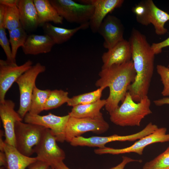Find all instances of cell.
<instances>
[{"label":"cell","instance_id":"30bf717a","mask_svg":"<svg viewBox=\"0 0 169 169\" xmlns=\"http://www.w3.org/2000/svg\"><path fill=\"white\" fill-rule=\"evenodd\" d=\"M69 115L58 116L51 113L47 115H33L27 113L23 118L24 122L32 123L49 129L56 141L60 143L65 141V129Z\"/></svg>","mask_w":169,"mask_h":169},{"label":"cell","instance_id":"ee69618b","mask_svg":"<svg viewBox=\"0 0 169 169\" xmlns=\"http://www.w3.org/2000/svg\"></svg>","mask_w":169,"mask_h":169},{"label":"cell","instance_id":"4fadbf2b","mask_svg":"<svg viewBox=\"0 0 169 169\" xmlns=\"http://www.w3.org/2000/svg\"><path fill=\"white\" fill-rule=\"evenodd\" d=\"M124 27L120 20L113 15H108L104 19L98 32L103 37V47L108 50L123 40Z\"/></svg>","mask_w":169,"mask_h":169},{"label":"cell","instance_id":"8d00e7d4","mask_svg":"<svg viewBox=\"0 0 169 169\" xmlns=\"http://www.w3.org/2000/svg\"><path fill=\"white\" fill-rule=\"evenodd\" d=\"M0 166L6 168L7 166V159L6 155L4 151L0 152Z\"/></svg>","mask_w":169,"mask_h":169},{"label":"cell","instance_id":"ab89813d","mask_svg":"<svg viewBox=\"0 0 169 169\" xmlns=\"http://www.w3.org/2000/svg\"><path fill=\"white\" fill-rule=\"evenodd\" d=\"M5 135L4 132L2 130L0 131V150L3 151V147L5 144L4 141L3 140V137Z\"/></svg>","mask_w":169,"mask_h":169},{"label":"cell","instance_id":"44dd1931","mask_svg":"<svg viewBox=\"0 0 169 169\" xmlns=\"http://www.w3.org/2000/svg\"><path fill=\"white\" fill-rule=\"evenodd\" d=\"M3 151L7 159V169H25L37 161L36 157L25 156L20 152L15 147L5 142Z\"/></svg>","mask_w":169,"mask_h":169},{"label":"cell","instance_id":"d6a6232c","mask_svg":"<svg viewBox=\"0 0 169 169\" xmlns=\"http://www.w3.org/2000/svg\"><path fill=\"white\" fill-rule=\"evenodd\" d=\"M122 161L118 165L109 169H124L125 166L128 163L133 161H137L141 162L140 160H135L126 156L122 157Z\"/></svg>","mask_w":169,"mask_h":169},{"label":"cell","instance_id":"6da1fadb","mask_svg":"<svg viewBox=\"0 0 169 169\" xmlns=\"http://www.w3.org/2000/svg\"><path fill=\"white\" fill-rule=\"evenodd\" d=\"M129 41L136 74L134 82L127 90L133 100L139 102L147 96L154 72L155 54L146 36L138 30L132 29Z\"/></svg>","mask_w":169,"mask_h":169},{"label":"cell","instance_id":"b9f144b4","mask_svg":"<svg viewBox=\"0 0 169 169\" xmlns=\"http://www.w3.org/2000/svg\"><path fill=\"white\" fill-rule=\"evenodd\" d=\"M5 168L4 166H0V169H5Z\"/></svg>","mask_w":169,"mask_h":169},{"label":"cell","instance_id":"7c38bea8","mask_svg":"<svg viewBox=\"0 0 169 169\" xmlns=\"http://www.w3.org/2000/svg\"><path fill=\"white\" fill-rule=\"evenodd\" d=\"M32 64L30 60L19 66L6 60H0V103L5 100V95L13 83L32 67Z\"/></svg>","mask_w":169,"mask_h":169},{"label":"cell","instance_id":"603a6c76","mask_svg":"<svg viewBox=\"0 0 169 169\" xmlns=\"http://www.w3.org/2000/svg\"><path fill=\"white\" fill-rule=\"evenodd\" d=\"M38 18L39 25L52 22L57 24H62L63 18L49 0H33Z\"/></svg>","mask_w":169,"mask_h":169},{"label":"cell","instance_id":"d4e9b609","mask_svg":"<svg viewBox=\"0 0 169 169\" xmlns=\"http://www.w3.org/2000/svg\"><path fill=\"white\" fill-rule=\"evenodd\" d=\"M8 31L12 56L13 59L16 60L18 49L23 45L28 35L22 25L18 28Z\"/></svg>","mask_w":169,"mask_h":169},{"label":"cell","instance_id":"ba28073f","mask_svg":"<svg viewBox=\"0 0 169 169\" xmlns=\"http://www.w3.org/2000/svg\"><path fill=\"white\" fill-rule=\"evenodd\" d=\"M109 128V124L104 118H77L70 117L65 129V141L70 143L75 137L91 131L97 134L106 132Z\"/></svg>","mask_w":169,"mask_h":169},{"label":"cell","instance_id":"e0dca14e","mask_svg":"<svg viewBox=\"0 0 169 169\" xmlns=\"http://www.w3.org/2000/svg\"><path fill=\"white\" fill-rule=\"evenodd\" d=\"M135 134L126 136H119L114 134L108 136H93L85 137L79 136L73 138L70 142L74 146H78L96 147L103 148L106 144L115 141H134L137 139Z\"/></svg>","mask_w":169,"mask_h":169},{"label":"cell","instance_id":"5b68a950","mask_svg":"<svg viewBox=\"0 0 169 169\" xmlns=\"http://www.w3.org/2000/svg\"><path fill=\"white\" fill-rule=\"evenodd\" d=\"M46 128L37 125L18 121L15 125V147L23 155L30 157Z\"/></svg>","mask_w":169,"mask_h":169},{"label":"cell","instance_id":"8992f818","mask_svg":"<svg viewBox=\"0 0 169 169\" xmlns=\"http://www.w3.org/2000/svg\"><path fill=\"white\" fill-rule=\"evenodd\" d=\"M46 69L45 66L37 63L22 74L15 82L18 86L20 93L19 106L17 112L23 120L29 110L37 78Z\"/></svg>","mask_w":169,"mask_h":169},{"label":"cell","instance_id":"d590c367","mask_svg":"<svg viewBox=\"0 0 169 169\" xmlns=\"http://www.w3.org/2000/svg\"><path fill=\"white\" fill-rule=\"evenodd\" d=\"M19 0H0V4L7 6H17Z\"/></svg>","mask_w":169,"mask_h":169},{"label":"cell","instance_id":"4316f807","mask_svg":"<svg viewBox=\"0 0 169 169\" xmlns=\"http://www.w3.org/2000/svg\"><path fill=\"white\" fill-rule=\"evenodd\" d=\"M5 6V13L2 26L8 31L18 28L21 25L17 6Z\"/></svg>","mask_w":169,"mask_h":169},{"label":"cell","instance_id":"ffe728a7","mask_svg":"<svg viewBox=\"0 0 169 169\" xmlns=\"http://www.w3.org/2000/svg\"><path fill=\"white\" fill-rule=\"evenodd\" d=\"M41 26L45 34L48 36L55 44H60L68 41L79 30L88 28L90 27V24L88 22L71 29L55 26L49 23Z\"/></svg>","mask_w":169,"mask_h":169},{"label":"cell","instance_id":"9c48e42d","mask_svg":"<svg viewBox=\"0 0 169 169\" xmlns=\"http://www.w3.org/2000/svg\"><path fill=\"white\" fill-rule=\"evenodd\" d=\"M165 127L158 128L152 133L138 140L131 146L121 149H115L105 147L94 150L95 153L98 155L109 154L112 155L134 152L141 155L144 148L151 144L169 141V134H166Z\"/></svg>","mask_w":169,"mask_h":169},{"label":"cell","instance_id":"74e56055","mask_svg":"<svg viewBox=\"0 0 169 169\" xmlns=\"http://www.w3.org/2000/svg\"><path fill=\"white\" fill-rule=\"evenodd\" d=\"M54 169H71L68 167L63 161H59L51 166Z\"/></svg>","mask_w":169,"mask_h":169},{"label":"cell","instance_id":"f35d334b","mask_svg":"<svg viewBox=\"0 0 169 169\" xmlns=\"http://www.w3.org/2000/svg\"><path fill=\"white\" fill-rule=\"evenodd\" d=\"M6 6L3 4H0V26H2L4 19Z\"/></svg>","mask_w":169,"mask_h":169},{"label":"cell","instance_id":"277c9868","mask_svg":"<svg viewBox=\"0 0 169 169\" xmlns=\"http://www.w3.org/2000/svg\"><path fill=\"white\" fill-rule=\"evenodd\" d=\"M59 14L70 23L82 25L89 22L94 11L91 4L78 3L72 0H50Z\"/></svg>","mask_w":169,"mask_h":169},{"label":"cell","instance_id":"ac0fdd59","mask_svg":"<svg viewBox=\"0 0 169 169\" xmlns=\"http://www.w3.org/2000/svg\"><path fill=\"white\" fill-rule=\"evenodd\" d=\"M55 44L47 35L31 34L28 35L22 47L26 55H36L50 52Z\"/></svg>","mask_w":169,"mask_h":169},{"label":"cell","instance_id":"60d3db41","mask_svg":"<svg viewBox=\"0 0 169 169\" xmlns=\"http://www.w3.org/2000/svg\"><path fill=\"white\" fill-rule=\"evenodd\" d=\"M48 169H54L53 167L50 166Z\"/></svg>","mask_w":169,"mask_h":169},{"label":"cell","instance_id":"2e32d148","mask_svg":"<svg viewBox=\"0 0 169 169\" xmlns=\"http://www.w3.org/2000/svg\"><path fill=\"white\" fill-rule=\"evenodd\" d=\"M131 56L130 43L124 39L103 53L101 57L103 63L101 69L128 62L131 60Z\"/></svg>","mask_w":169,"mask_h":169},{"label":"cell","instance_id":"d6986e66","mask_svg":"<svg viewBox=\"0 0 169 169\" xmlns=\"http://www.w3.org/2000/svg\"><path fill=\"white\" fill-rule=\"evenodd\" d=\"M18 9L21 25L27 31H32L39 26L37 12L33 0H19Z\"/></svg>","mask_w":169,"mask_h":169},{"label":"cell","instance_id":"f546056e","mask_svg":"<svg viewBox=\"0 0 169 169\" xmlns=\"http://www.w3.org/2000/svg\"><path fill=\"white\" fill-rule=\"evenodd\" d=\"M156 69L163 85L161 94L164 96H169V64L168 67L158 64L157 65Z\"/></svg>","mask_w":169,"mask_h":169},{"label":"cell","instance_id":"5bb4252c","mask_svg":"<svg viewBox=\"0 0 169 169\" xmlns=\"http://www.w3.org/2000/svg\"><path fill=\"white\" fill-rule=\"evenodd\" d=\"M15 104L10 100H5L0 103V117L4 129V142L15 146V125L16 122L23 119L14 110Z\"/></svg>","mask_w":169,"mask_h":169},{"label":"cell","instance_id":"1f68e13d","mask_svg":"<svg viewBox=\"0 0 169 169\" xmlns=\"http://www.w3.org/2000/svg\"><path fill=\"white\" fill-rule=\"evenodd\" d=\"M169 46V37L164 40L158 43H153L151 45L155 55L161 53L163 48Z\"/></svg>","mask_w":169,"mask_h":169},{"label":"cell","instance_id":"52a82bcc","mask_svg":"<svg viewBox=\"0 0 169 169\" xmlns=\"http://www.w3.org/2000/svg\"><path fill=\"white\" fill-rule=\"evenodd\" d=\"M57 141L51 131L46 128L40 141L33 148L37 160L47 163L50 166L63 161L65 157V152L58 145Z\"/></svg>","mask_w":169,"mask_h":169},{"label":"cell","instance_id":"7402d4cb","mask_svg":"<svg viewBox=\"0 0 169 169\" xmlns=\"http://www.w3.org/2000/svg\"><path fill=\"white\" fill-rule=\"evenodd\" d=\"M106 103V99H100L90 104L78 105L73 107L68 114L70 117L77 118H103L100 110Z\"/></svg>","mask_w":169,"mask_h":169},{"label":"cell","instance_id":"f1b7e54d","mask_svg":"<svg viewBox=\"0 0 169 169\" xmlns=\"http://www.w3.org/2000/svg\"><path fill=\"white\" fill-rule=\"evenodd\" d=\"M169 169V146L165 151L152 160L146 162L142 169Z\"/></svg>","mask_w":169,"mask_h":169},{"label":"cell","instance_id":"484cf974","mask_svg":"<svg viewBox=\"0 0 169 169\" xmlns=\"http://www.w3.org/2000/svg\"><path fill=\"white\" fill-rule=\"evenodd\" d=\"M104 90L102 88H99L95 91L69 98L67 105L73 107L79 105L88 104L96 102L100 99Z\"/></svg>","mask_w":169,"mask_h":169},{"label":"cell","instance_id":"3957f363","mask_svg":"<svg viewBox=\"0 0 169 169\" xmlns=\"http://www.w3.org/2000/svg\"><path fill=\"white\" fill-rule=\"evenodd\" d=\"M151 104L148 96L136 103L127 92L121 105L109 113L110 120L121 126H140L142 120L152 113Z\"/></svg>","mask_w":169,"mask_h":169},{"label":"cell","instance_id":"836d02e7","mask_svg":"<svg viewBox=\"0 0 169 169\" xmlns=\"http://www.w3.org/2000/svg\"><path fill=\"white\" fill-rule=\"evenodd\" d=\"M50 165L46 162L37 161L28 166V169H48Z\"/></svg>","mask_w":169,"mask_h":169},{"label":"cell","instance_id":"cb8c5ba5","mask_svg":"<svg viewBox=\"0 0 169 169\" xmlns=\"http://www.w3.org/2000/svg\"><path fill=\"white\" fill-rule=\"evenodd\" d=\"M51 90H42L35 87L33 92L28 113L33 115H39L44 110L46 102Z\"/></svg>","mask_w":169,"mask_h":169},{"label":"cell","instance_id":"4dcf8cb0","mask_svg":"<svg viewBox=\"0 0 169 169\" xmlns=\"http://www.w3.org/2000/svg\"><path fill=\"white\" fill-rule=\"evenodd\" d=\"M6 30L2 26H0V45L5 54L6 60L11 63H16V60L12 56L10 43L7 38Z\"/></svg>","mask_w":169,"mask_h":169},{"label":"cell","instance_id":"83f0119b","mask_svg":"<svg viewBox=\"0 0 169 169\" xmlns=\"http://www.w3.org/2000/svg\"><path fill=\"white\" fill-rule=\"evenodd\" d=\"M69 98L67 91L62 90H51L46 102L44 110H48L59 107L67 103Z\"/></svg>","mask_w":169,"mask_h":169},{"label":"cell","instance_id":"8fae6325","mask_svg":"<svg viewBox=\"0 0 169 169\" xmlns=\"http://www.w3.org/2000/svg\"><path fill=\"white\" fill-rule=\"evenodd\" d=\"M141 2L144 9L140 14L136 16L137 21L143 25L152 24L157 35L166 34L167 29L164 25L169 20V14L157 7L152 0H143Z\"/></svg>","mask_w":169,"mask_h":169},{"label":"cell","instance_id":"9a60e30c","mask_svg":"<svg viewBox=\"0 0 169 169\" xmlns=\"http://www.w3.org/2000/svg\"><path fill=\"white\" fill-rule=\"evenodd\" d=\"M81 3L91 4L94 7L93 14L89 23L93 33H97L101 24L107 14L115 9L120 8L123 0H86L79 1Z\"/></svg>","mask_w":169,"mask_h":169},{"label":"cell","instance_id":"e575fe53","mask_svg":"<svg viewBox=\"0 0 169 169\" xmlns=\"http://www.w3.org/2000/svg\"><path fill=\"white\" fill-rule=\"evenodd\" d=\"M153 102L155 105L158 106H161L164 105H169V97H164L155 100Z\"/></svg>","mask_w":169,"mask_h":169},{"label":"cell","instance_id":"7bdbcfd3","mask_svg":"<svg viewBox=\"0 0 169 169\" xmlns=\"http://www.w3.org/2000/svg\"></svg>","mask_w":169,"mask_h":169},{"label":"cell","instance_id":"7a4b0ae2","mask_svg":"<svg viewBox=\"0 0 169 169\" xmlns=\"http://www.w3.org/2000/svg\"><path fill=\"white\" fill-rule=\"evenodd\" d=\"M136 74L132 60L101 69L95 85L104 89L109 88V94L105 106L109 113L119 107L120 102H123L128 86L135 80Z\"/></svg>","mask_w":169,"mask_h":169}]
</instances>
